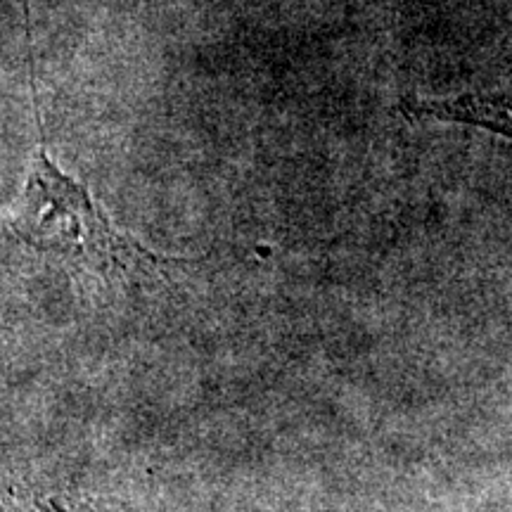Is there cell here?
<instances>
[{"label":"cell","mask_w":512,"mask_h":512,"mask_svg":"<svg viewBox=\"0 0 512 512\" xmlns=\"http://www.w3.org/2000/svg\"><path fill=\"white\" fill-rule=\"evenodd\" d=\"M8 226L27 247L102 278H166V268L183 264L155 254L114 226L91 192L57 169L43 143L12 202Z\"/></svg>","instance_id":"obj_1"},{"label":"cell","mask_w":512,"mask_h":512,"mask_svg":"<svg viewBox=\"0 0 512 512\" xmlns=\"http://www.w3.org/2000/svg\"><path fill=\"white\" fill-rule=\"evenodd\" d=\"M403 110L413 117L479 126L512 140V93H470L451 100H406Z\"/></svg>","instance_id":"obj_2"}]
</instances>
